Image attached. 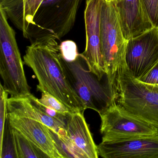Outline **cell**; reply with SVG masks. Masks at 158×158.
Returning <instances> with one entry per match:
<instances>
[{
	"mask_svg": "<svg viewBox=\"0 0 158 158\" xmlns=\"http://www.w3.org/2000/svg\"><path fill=\"white\" fill-rule=\"evenodd\" d=\"M127 71L137 79L148 73L158 62V27L128 40L126 52Z\"/></svg>",
	"mask_w": 158,
	"mask_h": 158,
	"instance_id": "cell-8",
	"label": "cell"
},
{
	"mask_svg": "<svg viewBox=\"0 0 158 158\" xmlns=\"http://www.w3.org/2000/svg\"><path fill=\"white\" fill-rule=\"evenodd\" d=\"M114 98L130 113L158 127V86L133 77L127 71L118 77Z\"/></svg>",
	"mask_w": 158,
	"mask_h": 158,
	"instance_id": "cell-6",
	"label": "cell"
},
{
	"mask_svg": "<svg viewBox=\"0 0 158 158\" xmlns=\"http://www.w3.org/2000/svg\"><path fill=\"white\" fill-rule=\"evenodd\" d=\"M0 8V75L3 88L12 98L31 94L16 42L15 33Z\"/></svg>",
	"mask_w": 158,
	"mask_h": 158,
	"instance_id": "cell-5",
	"label": "cell"
},
{
	"mask_svg": "<svg viewBox=\"0 0 158 158\" xmlns=\"http://www.w3.org/2000/svg\"><path fill=\"white\" fill-rule=\"evenodd\" d=\"M104 158H158V135L112 142L98 146Z\"/></svg>",
	"mask_w": 158,
	"mask_h": 158,
	"instance_id": "cell-10",
	"label": "cell"
},
{
	"mask_svg": "<svg viewBox=\"0 0 158 158\" xmlns=\"http://www.w3.org/2000/svg\"></svg>",
	"mask_w": 158,
	"mask_h": 158,
	"instance_id": "cell-24",
	"label": "cell"
},
{
	"mask_svg": "<svg viewBox=\"0 0 158 158\" xmlns=\"http://www.w3.org/2000/svg\"><path fill=\"white\" fill-rule=\"evenodd\" d=\"M18 158H49L22 133L13 128Z\"/></svg>",
	"mask_w": 158,
	"mask_h": 158,
	"instance_id": "cell-15",
	"label": "cell"
},
{
	"mask_svg": "<svg viewBox=\"0 0 158 158\" xmlns=\"http://www.w3.org/2000/svg\"><path fill=\"white\" fill-rule=\"evenodd\" d=\"M101 41L108 83L114 96V87L120 76L127 71L126 52L128 40L122 30L115 2L102 1L101 12Z\"/></svg>",
	"mask_w": 158,
	"mask_h": 158,
	"instance_id": "cell-3",
	"label": "cell"
},
{
	"mask_svg": "<svg viewBox=\"0 0 158 158\" xmlns=\"http://www.w3.org/2000/svg\"><path fill=\"white\" fill-rule=\"evenodd\" d=\"M61 54L64 60L67 61H73L77 58L79 53L77 46L73 40H65L60 45Z\"/></svg>",
	"mask_w": 158,
	"mask_h": 158,
	"instance_id": "cell-21",
	"label": "cell"
},
{
	"mask_svg": "<svg viewBox=\"0 0 158 158\" xmlns=\"http://www.w3.org/2000/svg\"><path fill=\"white\" fill-rule=\"evenodd\" d=\"M102 1L107 2H115L117 3L121 2L123 0H102Z\"/></svg>",
	"mask_w": 158,
	"mask_h": 158,
	"instance_id": "cell-23",
	"label": "cell"
},
{
	"mask_svg": "<svg viewBox=\"0 0 158 158\" xmlns=\"http://www.w3.org/2000/svg\"><path fill=\"white\" fill-rule=\"evenodd\" d=\"M84 1L0 0V8L32 43L50 38L60 40L67 35Z\"/></svg>",
	"mask_w": 158,
	"mask_h": 158,
	"instance_id": "cell-1",
	"label": "cell"
},
{
	"mask_svg": "<svg viewBox=\"0 0 158 158\" xmlns=\"http://www.w3.org/2000/svg\"><path fill=\"white\" fill-rule=\"evenodd\" d=\"M116 5L123 33L127 40L153 27L144 12L140 0H123Z\"/></svg>",
	"mask_w": 158,
	"mask_h": 158,
	"instance_id": "cell-14",
	"label": "cell"
},
{
	"mask_svg": "<svg viewBox=\"0 0 158 158\" xmlns=\"http://www.w3.org/2000/svg\"><path fill=\"white\" fill-rule=\"evenodd\" d=\"M41 93V98L38 99V101L42 105L66 115L77 112L48 92Z\"/></svg>",
	"mask_w": 158,
	"mask_h": 158,
	"instance_id": "cell-18",
	"label": "cell"
},
{
	"mask_svg": "<svg viewBox=\"0 0 158 158\" xmlns=\"http://www.w3.org/2000/svg\"><path fill=\"white\" fill-rule=\"evenodd\" d=\"M13 128L22 133L49 158H63L58 151L48 127L41 122L29 118L17 117L7 114Z\"/></svg>",
	"mask_w": 158,
	"mask_h": 158,
	"instance_id": "cell-12",
	"label": "cell"
},
{
	"mask_svg": "<svg viewBox=\"0 0 158 158\" xmlns=\"http://www.w3.org/2000/svg\"><path fill=\"white\" fill-rule=\"evenodd\" d=\"M0 158H18L13 128L8 117L5 123L2 143L0 145Z\"/></svg>",
	"mask_w": 158,
	"mask_h": 158,
	"instance_id": "cell-17",
	"label": "cell"
},
{
	"mask_svg": "<svg viewBox=\"0 0 158 158\" xmlns=\"http://www.w3.org/2000/svg\"><path fill=\"white\" fill-rule=\"evenodd\" d=\"M84 113L78 112L67 115L66 133L79 158H98L99 156L98 146L94 142Z\"/></svg>",
	"mask_w": 158,
	"mask_h": 158,
	"instance_id": "cell-13",
	"label": "cell"
},
{
	"mask_svg": "<svg viewBox=\"0 0 158 158\" xmlns=\"http://www.w3.org/2000/svg\"><path fill=\"white\" fill-rule=\"evenodd\" d=\"M55 146L63 158H79L71 139L67 135H59L48 127Z\"/></svg>",
	"mask_w": 158,
	"mask_h": 158,
	"instance_id": "cell-16",
	"label": "cell"
},
{
	"mask_svg": "<svg viewBox=\"0 0 158 158\" xmlns=\"http://www.w3.org/2000/svg\"><path fill=\"white\" fill-rule=\"evenodd\" d=\"M7 114L41 122L60 135L66 133L65 126L49 116L41 108L38 98L30 94L7 100Z\"/></svg>",
	"mask_w": 158,
	"mask_h": 158,
	"instance_id": "cell-11",
	"label": "cell"
},
{
	"mask_svg": "<svg viewBox=\"0 0 158 158\" xmlns=\"http://www.w3.org/2000/svg\"><path fill=\"white\" fill-rule=\"evenodd\" d=\"M102 0H86L85 22L86 47L82 54L93 72L100 78L107 77L101 41Z\"/></svg>",
	"mask_w": 158,
	"mask_h": 158,
	"instance_id": "cell-9",
	"label": "cell"
},
{
	"mask_svg": "<svg viewBox=\"0 0 158 158\" xmlns=\"http://www.w3.org/2000/svg\"><path fill=\"white\" fill-rule=\"evenodd\" d=\"M54 38L35 41L27 48L23 63L35 73L38 91L52 95L77 112L85 107L65 77L61 62L60 45Z\"/></svg>",
	"mask_w": 158,
	"mask_h": 158,
	"instance_id": "cell-2",
	"label": "cell"
},
{
	"mask_svg": "<svg viewBox=\"0 0 158 158\" xmlns=\"http://www.w3.org/2000/svg\"><path fill=\"white\" fill-rule=\"evenodd\" d=\"M0 145L2 143L7 117V100L8 93L5 91L2 84H0Z\"/></svg>",
	"mask_w": 158,
	"mask_h": 158,
	"instance_id": "cell-20",
	"label": "cell"
},
{
	"mask_svg": "<svg viewBox=\"0 0 158 158\" xmlns=\"http://www.w3.org/2000/svg\"><path fill=\"white\" fill-rule=\"evenodd\" d=\"M102 142H112L158 135V127L130 113L114 98L99 114Z\"/></svg>",
	"mask_w": 158,
	"mask_h": 158,
	"instance_id": "cell-7",
	"label": "cell"
},
{
	"mask_svg": "<svg viewBox=\"0 0 158 158\" xmlns=\"http://www.w3.org/2000/svg\"><path fill=\"white\" fill-rule=\"evenodd\" d=\"M140 2L152 27H158V0H140Z\"/></svg>",
	"mask_w": 158,
	"mask_h": 158,
	"instance_id": "cell-19",
	"label": "cell"
},
{
	"mask_svg": "<svg viewBox=\"0 0 158 158\" xmlns=\"http://www.w3.org/2000/svg\"><path fill=\"white\" fill-rule=\"evenodd\" d=\"M138 80L146 84L158 85V62L148 73Z\"/></svg>",
	"mask_w": 158,
	"mask_h": 158,
	"instance_id": "cell-22",
	"label": "cell"
},
{
	"mask_svg": "<svg viewBox=\"0 0 158 158\" xmlns=\"http://www.w3.org/2000/svg\"><path fill=\"white\" fill-rule=\"evenodd\" d=\"M61 62L68 83L86 109L101 113L114 99L108 80H105L107 77L100 78L82 53H79L73 61L65 60L61 55Z\"/></svg>",
	"mask_w": 158,
	"mask_h": 158,
	"instance_id": "cell-4",
	"label": "cell"
}]
</instances>
